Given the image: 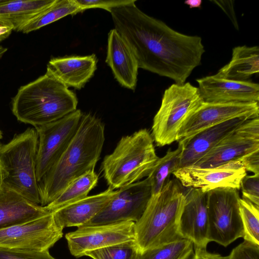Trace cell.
<instances>
[{
  "mask_svg": "<svg viewBox=\"0 0 259 259\" xmlns=\"http://www.w3.org/2000/svg\"><path fill=\"white\" fill-rule=\"evenodd\" d=\"M135 2L110 10L114 28L131 48L139 68L184 83L201 64L205 52L201 38L175 31Z\"/></svg>",
  "mask_w": 259,
  "mask_h": 259,
  "instance_id": "cell-1",
  "label": "cell"
},
{
  "mask_svg": "<svg viewBox=\"0 0 259 259\" xmlns=\"http://www.w3.org/2000/svg\"><path fill=\"white\" fill-rule=\"evenodd\" d=\"M105 141V127L95 116L82 113L79 126L58 160L38 182L40 204L53 201L73 180L95 170Z\"/></svg>",
  "mask_w": 259,
  "mask_h": 259,
  "instance_id": "cell-2",
  "label": "cell"
},
{
  "mask_svg": "<svg viewBox=\"0 0 259 259\" xmlns=\"http://www.w3.org/2000/svg\"><path fill=\"white\" fill-rule=\"evenodd\" d=\"M76 95L46 73L21 87L12 101L17 119L34 127L56 121L77 109Z\"/></svg>",
  "mask_w": 259,
  "mask_h": 259,
  "instance_id": "cell-3",
  "label": "cell"
},
{
  "mask_svg": "<svg viewBox=\"0 0 259 259\" xmlns=\"http://www.w3.org/2000/svg\"><path fill=\"white\" fill-rule=\"evenodd\" d=\"M184 201L185 189L176 178L169 180L158 194L152 195L134 224L139 253L182 238L179 222Z\"/></svg>",
  "mask_w": 259,
  "mask_h": 259,
  "instance_id": "cell-4",
  "label": "cell"
},
{
  "mask_svg": "<svg viewBox=\"0 0 259 259\" xmlns=\"http://www.w3.org/2000/svg\"><path fill=\"white\" fill-rule=\"evenodd\" d=\"M159 158L151 135L142 128L122 137L101 168L109 187L118 189L147 177Z\"/></svg>",
  "mask_w": 259,
  "mask_h": 259,
  "instance_id": "cell-5",
  "label": "cell"
},
{
  "mask_svg": "<svg viewBox=\"0 0 259 259\" xmlns=\"http://www.w3.org/2000/svg\"><path fill=\"white\" fill-rule=\"evenodd\" d=\"M38 143L36 130L28 127L0 144V174L2 185L40 205L36 176Z\"/></svg>",
  "mask_w": 259,
  "mask_h": 259,
  "instance_id": "cell-6",
  "label": "cell"
},
{
  "mask_svg": "<svg viewBox=\"0 0 259 259\" xmlns=\"http://www.w3.org/2000/svg\"><path fill=\"white\" fill-rule=\"evenodd\" d=\"M204 102L198 88L190 82L175 83L166 89L153 120L151 135L156 145L162 147L177 141L184 121Z\"/></svg>",
  "mask_w": 259,
  "mask_h": 259,
  "instance_id": "cell-7",
  "label": "cell"
},
{
  "mask_svg": "<svg viewBox=\"0 0 259 259\" xmlns=\"http://www.w3.org/2000/svg\"><path fill=\"white\" fill-rule=\"evenodd\" d=\"M207 195L208 239L227 247L244 236L240 217L238 190L220 188Z\"/></svg>",
  "mask_w": 259,
  "mask_h": 259,
  "instance_id": "cell-8",
  "label": "cell"
},
{
  "mask_svg": "<svg viewBox=\"0 0 259 259\" xmlns=\"http://www.w3.org/2000/svg\"><path fill=\"white\" fill-rule=\"evenodd\" d=\"M82 113L79 109L53 122L34 127L38 137L36 176L38 182L65 151L77 132Z\"/></svg>",
  "mask_w": 259,
  "mask_h": 259,
  "instance_id": "cell-9",
  "label": "cell"
},
{
  "mask_svg": "<svg viewBox=\"0 0 259 259\" xmlns=\"http://www.w3.org/2000/svg\"><path fill=\"white\" fill-rule=\"evenodd\" d=\"M52 212L42 217L0 229V248L45 251L63 236Z\"/></svg>",
  "mask_w": 259,
  "mask_h": 259,
  "instance_id": "cell-10",
  "label": "cell"
},
{
  "mask_svg": "<svg viewBox=\"0 0 259 259\" xmlns=\"http://www.w3.org/2000/svg\"><path fill=\"white\" fill-rule=\"evenodd\" d=\"M152 196L147 178L117 189V193L94 218L83 226L137 222L144 212Z\"/></svg>",
  "mask_w": 259,
  "mask_h": 259,
  "instance_id": "cell-11",
  "label": "cell"
},
{
  "mask_svg": "<svg viewBox=\"0 0 259 259\" xmlns=\"http://www.w3.org/2000/svg\"><path fill=\"white\" fill-rule=\"evenodd\" d=\"M133 222L82 226L65 235L70 253L75 257L83 256L90 251L123 242L135 240Z\"/></svg>",
  "mask_w": 259,
  "mask_h": 259,
  "instance_id": "cell-12",
  "label": "cell"
},
{
  "mask_svg": "<svg viewBox=\"0 0 259 259\" xmlns=\"http://www.w3.org/2000/svg\"><path fill=\"white\" fill-rule=\"evenodd\" d=\"M172 174L184 187L198 188L207 192L220 188L239 190L246 171L238 159L212 167H183Z\"/></svg>",
  "mask_w": 259,
  "mask_h": 259,
  "instance_id": "cell-13",
  "label": "cell"
},
{
  "mask_svg": "<svg viewBox=\"0 0 259 259\" xmlns=\"http://www.w3.org/2000/svg\"><path fill=\"white\" fill-rule=\"evenodd\" d=\"M259 149V118L249 119L222 139L194 166L208 167L239 159Z\"/></svg>",
  "mask_w": 259,
  "mask_h": 259,
  "instance_id": "cell-14",
  "label": "cell"
},
{
  "mask_svg": "<svg viewBox=\"0 0 259 259\" xmlns=\"http://www.w3.org/2000/svg\"><path fill=\"white\" fill-rule=\"evenodd\" d=\"M247 115L258 116V103L204 102L184 121L178 133L177 141L186 140L206 128Z\"/></svg>",
  "mask_w": 259,
  "mask_h": 259,
  "instance_id": "cell-15",
  "label": "cell"
},
{
  "mask_svg": "<svg viewBox=\"0 0 259 259\" xmlns=\"http://www.w3.org/2000/svg\"><path fill=\"white\" fill-rule=\"evenodd\" d=\"M179 222L182 238L190 240L194 247L206 249L208 239L207 195L200 189L186 188Z\"/></svg>",
  "mask_w": 259,
  "mask_h": 259,
  "instance_id": "cell-16",
  "label": "cell"
},
{
  "mask_svg": "<svg viewBox=\"0 0 259 259\" xmlns=\"http://www.w3.org/2000/svg\"><path fill=\"white\" fill-rule=\"evenodd\" d=\"M206 103H258L259 85L249 81L222 78L215 75L196 79Z\"/></svg>",
  "mask_w": 259,
  "mask_h": 259,
  "instance_id": "cell-17",
  "label": "cell"
},
{
  "mask_svg": "<svg viewBox=\"0 0 259 259\" xmlns=\"http://www.w3.org/2000/svg\"><path fill=\"white\" fill-rule=\"evenodd\" d=\"M258 116L237 117L206 128L190 138L179 141L184 150L179 168L194 165L222 139L246 120Z\"/></svg>",
  "mask_w": 259,
  "mask_h": 259,
  "instance_id": "cell-18",
  "label": "cell"
},
{
  "mask_svg": "<svg viewBox=\"0 0 259 259\" xmlns=\"http://www.w3.org/2000/svg\"><path fill=\"white\" fill-rule=\"evenodd\" d=\"M105 62L121 85L135 90L138 63L131 48L115 28L110 30L108 35Z\"/></svg>",
  "mask_w": 259,
  "mask_h": 259,
  "instance_id": "cell-19",
  "label": "cell"
},
{
  "mask_svg": "<svg viewBox=\"0 0 259 259\" xmlns=\"http://www.w3.org/2000/svg\"><path fill=\"white\" fill-rule=\"evenodd\" d=\"M97 62L95 54L54 58L49 61L46 72L68 88L80 90L94 75Z\"/></svg>",
  "mask_w": 259,
  "mask_h": 259,
  "instance_id": "cell-20",
  "label": "cell"
},
{
  "mask_svg": "<svg viewBox=\"0 0 259 259\" xmlns=\"http://www.w3.org/2000/svg\"><path fill=\"white\" fill-rule=\"evenodd\" d=\"M117 193L109 187L105 191L85 198L52 212L57 225L66 227L84 225L97 215Z\"/></svg>",
  "mask_w": 259,
  "mask_h": 259,
  "instance_id": "cell-21",
  "label": "cell"
},
{
  "mask_svg": "<svg viewBox=\"0 0 259 259\" xmlns=\"http://www.w3.org/2000/svg\"><path fill=\"white\" fill-rule=\"evenodd\" d=\"M51 212L3 185L0 186V229L21 224Z\"/></svg>",
  "mask_w": 259,
  "mask_h": 259,
  "instance_id": "cell-22",
  "label": "cell"
},
{
  "mask_svg": "<svg viewBox=\"0 0 259 259\" xmlns=\"http://www.w3.org/2000/svg\"><path fill=\"white\" fill-rule=\"evenodd\" d=\"M56 0H7L0 5V24L20 31L28 22Z\"/></svg>",
  "mask_w": 259,
  "mask_h": 259,
  "instance_id": "cell-23",
  "label": "cell"
},
{
  "mask_svg": "<svg viewBox=\"0 0 259 259\" xmlns=\"http://www.w3.org/2000/svg\"><path fill=\"white\" fill-rule=\"evenodd\" d=\"M259 72V48L257 46H238L233 49L232 57L215 75L239 81H246Z\"/></svg>",
  "mask_w": 259,
  "mask_h": 259,
  "instance_id": "cell-24",
  "label": "cell"
},
{
  "mask_svg": "<svg viewBox=\"0 0 259 259\" xmlns=\"http://www.w3.org/2000/svg\"><path fill=\"white\" fill-rule=\"evenodd\" d=\"M98 181V176L95 170L85 173L71 182L53 201L45 207L49 211L54 212L85 198L96 186Z\"/></svg>",
  "mask_w": 259,
  "mask_h": 259,
  "instance_id": "cell-25",
  "label": "cell"
},
{
  "mask_svg": "<svg viewBox=\"0 0 259 259\" xmlns=\"http://www.w3.org/2000/svg\"><path fill=\"white\" fill-rule=\"evenodd\" d=\"M184 145L178 142L177 149H169L165 155L159 158L147 178L151 187L152 195L158 194L169 181V177L179 168Z\"/></svg>",
  "mask_w": 259,
  "mask_h": 259,
  "instance_id": "cell-26",
  "label": "cell"
},
{
  "mask_svg": "<svg viewBox=\"0 0 259 259\" xmlns=\"http://www.w3.org/2000/svg\"><path fill=\"white\" fill-rule=\"evenodd\" d=\"M83 11L74 0H56L48 8L35 16L20 30L24 33L37 30L68 15H74Z\"/></svg>",
  "mask_w": 259,
  "mask_h": 259,
  "instance_id": "cell-27",
  "label": "cell"
},
{
  "mask_svg": "<svg viewBox=\"0 0 259 259\" xmlns=\"http://www.w3.org/2000/svg\"><path fill=\"white\" fill-rule=\"evenodd\" d=\"M194 246L189 240L181 238L139 253L137 259H190Z\"/></svg>",
  "mask_w": 259,
  "mask_h": 259,
  "instance_id": "cell-28",
  "label": "cell"
},
{
  "mask_svg": "<svg viewBox=\"0 0 259 259\" xmlns=\"http://www.w3.org/2000/svg\"><path fill=\"white\" fill-rule=\"evenodd\" d=\"M239 206L244 240L259 245V206L240 197Z\"/></svg>",
  "mask_w": 259,
  "mask_h": 259,
  "instance_id": "cell-29",
  "label": "cell"
},
{
  "mask_svg": "<svg viewBox=\"0 0 259 259\" xmlns=\"http://www.w3.org/2000/svg\"><path fill=\"white\" fill-rule=\"evenodd\" d=\"M139 250L135 240L123 242L84 253L93 259H137Z\"/></svg>",
  "mask_w": 259,
  "mask_h": 259,
  "instance_id": "cell-30",
  "label": "cell"
},
{
  "mask_svg": "<svg viewBox=\"0 0 259 259\" xmlns=\"http://www.w3.org/2000/svg\"><path fill=\"white\" fill-rule=\"evenodd\" d=\"M242 198L259 206V175H246L241 180Z\"/></svg>",
  "mask_w": 259,
  "mask_h": 259,
  "instance_id": "cell-31",
  "label": "cell"
},
{
  "mask_svg": "<svg viewBox=\"0 0 259 259\" xmlns=\"http://www.w3.org/2000/svg\"><path fill=\"white\" fill-rule=\"evenodd\" d=\"M0 259H56L49 250L35 251L0 248Z\"/></svg>",
  "mask_w": 259,
  "mask_h": 259,
  "instance_id": "cell-32",
  "label": "cell"
},
{
  "mask_svg": "<svg viewBox=\"0 0 259 259\" xmlns=\"http://www.w3.org/2000/svg\"><path fill=\"white\" fill-rule=\"evenodd\" d=\"M228 259H259V245L244 240L233 248Z\"/></svg>",
  "mask_w": 259,
  "mask_h": 259,
  "instance_id": "cell-33",
  "label": "cell"
},
{
  "mask_svg": "<svg viewBox=\"0 0 259 259\" xmlns=\"http://www.w3.org/2000/svg\"><path fill=\"white\" fill-rule=\"evenodd\" d=\"M83 12L89 9L101 8L109 12L114 7L128 4L133 0H74Z\"/></svg>",
  "mask_w": 259,
  "mask_h": 259,
  "instance_id": "cell-34",
  "label": "cell"
},
{
  "mask_svg": "<svg viewBox=\"0 0 259 259\" xmlns=\"http://www.w3.org/2000/svg\"><path fill=\"white\" fill-rule=\"evenodd\" d=\"M239 159L246 171L259 175V149L246 154Z\"/></svg>",
  "mask_w": 259,
  "mask_h": 259,
  "instance_id": "cell-35",
  "label": "cell"
},
{
  "mask_svg": "<svg viewBox=\"0 0 259 259\" xmlns=\"http://www.w3.org/2000/svg\"><path fill=\"white\" fill-rule=\"evenodd\" d=\"M212 2L216 3L225 12L232 21L235 27L238 29V25L233 8V4H232L233 1H214Z\"/></svg>",
  "mask_w": 259,
  "mask_h": 259,
  "instance_id": "cell-36",
  "label": "cell"
},
{
  "mask_svg": "<svg viewBox=\"0 0 259 259\" xmlns=\"http://www.w3.org/2000/svg\"><path fill=\"white\" fill-rule=\"evenodd\" d=\"M190 259H228V256H222L220 254L211 253L206 249L194 247V253Z\"/></svg>",
  "mask_w": 259,
  "mask_h": 259,
  "instance_id": "cell-37",
  "label": "cell"
},
{
  "mask_svg": "<svg viewBox=\"0 0 259 259\" xmlns=\"http://www.w3.org/2000/svg\"><path fill=\"white\" fill-rule=\"evenodd\" d=\"M202 1L201 0H189L185 2V4L189 6L190 8H200Z\"/></svg>",
  "mask_w": 259,
  "mask_h": 259,
  "instance_id": "cell-38",
  "label": "cell"
},
{
  "mask_svg": "<svg viewBox=\"0 0 259 259\" xmlns=\"http://www.w3.org/2000/svg\"><path fill=\"white\" fill-rule=\"evenodd\" d=\"M7 51V48L0 46V59L2 58L4 54Z\"/></svg>",
  "mask_w": 259,
  "mask_h": 259,
  "instance_id": "cell-39",
  "label": "cell"
},
{
  "mask_svg": "<svg viewBox=\"0 0 259 259\" xmlns=\"http://www.w3.org/2000/svg\"><path fill=\"white\" fill-rule=\"evenodd\" d=\"M7 0H0V5L6 2Z\"/></svg>",
  "mask_w": 259,
  "mask_h": 259,
  "instance_id": "cell-40",
  "label": "cell"
},
{
  "mask_svg": "<svg viewBox=\"0 0 259 259\" xmlns=\"http://www.w3.org/2000/svg\"><path fill=\"white\" fill-rule=\"evenodd\" d=\"M3 138V133L2 131L0 130V141Z\"/></svg>",
  "mask_w": 259,
  "mask_h": 259,
  "instance_id": "cell-41",
  "label": "cell"
},
{
  "mask_svg": "<svg viewBox=\"0 0 259 259\" xmlns=\"http://www.w3.org/2000/svg\"><path fill=\"white\" fill-rule=\"evenodd\" d=\"M1 185V174H0V186Z\"/></svg>",
  "mask_w": 259,
  "mask_h": 259,
  "instance_id": "cell-42",
  "label": "cell"
}]
</instances>
